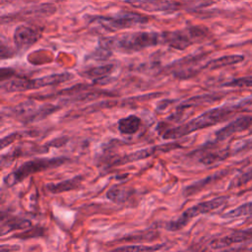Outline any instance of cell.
I'll list each match as a JSON object with an SVG mask.
<instances>
[{"label": "cell", "mask_w": 252, "mask_h": 252, "mask_svg": "<svg viewBox=\"0 0 252 252\" xmlns=\"http://www.w3.org/2000/svg\"><path fill=\"white\" fill-rule=\"evenodd\" d=\"M252 149V141H248L246 143H244L240 148H237L235 153H239L242 151H246V150H251Z\"/></svg>", "instance_id": "25"}, {"label": "cell", "mask_w": 252, "mask_h": 252, "mask_svg": "<svg viewBox=\"0 0 252 252\" xmlns=\"http://www.w3.org/2000/svg\"><path fill=\"white\" fill-rule=\"evenodd\" d=\"M158 43H162L161 33L137 32L126 33L118 37L102 39L100 46L109 51L116 49L122 52H136L150 46H155Z\"/></svg>", "instance_id": "2"}, {"label": "cell", "mask_w": 252, "mask_h": 252, "mask_svg": "<svg viewBox=\"0 0 252 252\" xmlns=\"http://www.w3.org/2000/svg\"><path fill=\"white\" fill-rule=\"evenodd\" d=\"M41 36V30L32 26H19L14 32V43L19 50L27 49Z\"/></svg>", "instance_id": "8"}, {"label": "cell", "mask_w": 252, "mask_h": 252, "mask_svg": "<svg viewBox=\"0 0 252 252\" xmlns=\"http://www.w3.org/2000/svg\"><path fill=\"white\" fill-rule=\"evenodd\" d=\"M164 244H158L155 246H148V245H127L122 247H117L114 250L116 251H156L161 249Z\"/></svg>", "instance_id": "23"}, {"label": "cell", "mask_w": 252, "mask_h": 252, "mask_svg": "<svg viewBox=\"0 0 252 252\" xmlns=\"http://www.w3.org/2000/svg\"><path fill=\"white\" fill-rule=\"evenodd\" d=\"M246 216H252V201L244 203L222 215L224 219H236Z\"/></svg>", "instance_id": "18"}, {"label": "cell", "mask_w": 252, "mask_h": 252, "mask_svg": "<svg viewBox=\"0 0 252 252\" xmlns=\"http://www.w3.org/2000/svg\"><path fill=\"white\" fill-rule=\"evenodd\" d=\"M67 161H69V158L66 157L40 158H33L31 160H28L22 163L18 168H16L10 174H7L3 178V183L7 187L14 186L32 174L41 172L47 169H51L54 167H58Z\"/></svg>", "instance_id": "3"}, {"label": "cell", "mask_w": 252, "mask_h": 252, "mask_svg": "<svg viewBox=\"0 0 252 252\" xmlns=\"http://www.w3.org/2000/svg\"><path fill=\"white\" fill-rule=\"evenodd\" d=\"M227 200H228V196H219L214 199L198 203V204L188 208L187 210H185L176 220L169 221L166 224V229H168L170 231L180 230L185 225H187V223L192 219H194L200 215L208 214L210 212H213V211L219 209L223 204H225L227 202Z\"/></svg>", "instance_id": "4"}, {"label": "cell", "mask_w": 252, "mask_h": 252, "mask_svg": "<svg viewBox=\"0 0 252 252\" xmlns=\"http://www.w3.org/2000/svg\"><path fill=\"white\" fill-rule=\"evenodd\" d=\"M252 125V115H241L240 117L232 120L224 127L220 128L215 133L216 142H220L235 133L242 132Z\"/></svg>", "instance_id": "10"}, {"label": "cell", "mask_w": 252, "mask_h": 252, "mask_svg": "<svg viewBox=\"0 0 252 252\" xmlns=\"http://www.w3.org/2000/svg\"><path fill=\"white\" fill-rule=\"evenodd\" d=\"M226 174H228V170L225 169V170L219 171V172H217V173H215V174H213V175H210V176H208V177H206V178H204V179H202V180H200V181H197V182H195V183H193V184L187 186V187L184 189V191H183V195H184L185 197L191 196V195H193V194H195V193H197V192L203 190L204 187L210 185L211 183H213V182H215V181H217V180H219V179H221V178H222L223 176H225Z\"/></svg>", "instance_id": "15"}, {"label": "cell", "mask_w": 252, "mask_h": 252, "mask_svg": "<svg viewBox=\"0 0 252 252\" xmlns=\"http://www.w3.org/2000/svg\"><path fill=\"white\" fill-rule=\"evenodd\" d=\"M30 226H32V222L29 220L12 218L7 220V221L3 220L1 235H4L15 229H23V228H28Z\"/></svg>", "instance_id": "17"}, {"label": "cell", "mask_w": 252, "mask_h": 252, "mask_svg": "<svg viewBox=\"0 0 252 252\" xmlns=\"http://www.w3.org/2000/svg\"><path fill=\"white\" fill-rule=\"evenodd\" d=\"M141 125H142L141 118L134 114L120 118L117 122L118 131L123 135L136 134L140 130Z\"/></svg>", "instance_id": "14"}, {"label": "cell", "mask_w": 252, "mask_h": 252, "mask_svg": "<svg viewBox=\"0 0 252 252\" xmlns=\"http://www.w3.org/2000/svg\"><path fill=\"white\" fill-rule=\"evenodd\" d=\"M113 68H114V65L112 64H105L102 66L93 67L85 72V76L91 79L99 80L101 78H105L108 74H110Z\"/></svg>", "instance_id": "19"}, {"label": "cell", "mask_w": 252, "mask_h": 252, "mask_svg": "<svg viewBox=\"0 0 252 252\" xmlns=\"http://www.w3.org/2000/svg\"><path fill=\"white\" fill-rule=\"evenodd\" d=\"M178 148H180V145L177 143H167V144H162V145H158V146H155V147H151V148L141 149V150L135 151L133 153H130L128 155L118 157L117 158L113 159V161L111 162V165H123L125 163L148 158L153 157L158 153L169 152V151H172V150L178 149Z\"/></svg>", "instance_id": "6"}, {"label": "cell", "mask_w": 252, "mask_h": 252, "mask_svg": "<svg viewBox=\"0 0 252 252\" xmlns=\"http://www.w3.org/2000/svg\"><path fill=\"white\" fill-rule=\"evenodd\" d=\"M97 22L107 31L113 32L117 30H122L126 28L133 27L138 24H143L147 22V18L133 14V13H126L124 15H119L117 17H110V18H99Z\"/></svg>", "instance_id": "7"}, {"label": "cell", "mask_w": 252, "mask_h": 252, "mask_svg": "<svg viewBox=\"0 0 252 252\" xmlns=\"http://www.w3.org/2000/svg\"><path fill=\"white\" fill-rule=\"evenodd\" d=\"M225 96L224 93H213V94H200L196 96H192L183 102H181L177 107H176V112L184 111L187 108L190 107H196L205 103H213L215 101L220 100L222 97Z\"/></svg>", "instance_id": "11"}, {"label": "cell", "mask_w": 252, "mask_h": 252, "mask_svg": "<svg viewBox=\"0 0 252 252\" xmlns=\"http://www.w3.org/2000/svg\"><path fill=\"white\" fill-rule=\"evenodd\" d=\"M162 43L172 48L183 50L191 45L195 40L205 35V32L199 28H190L185 31L162 32Z\"/></svg>", "instance_id": "5"}, {"label": "cell", "mask_w": 252, "mask_h": 252, "mask_svg": "<svg viewBox=\"0 0 252 252\" xmlns=\"http://www.w3.org/2000/svg\"><path fill=\"white\" fill-rule=\"evenodd\" d=\"M243 60H244V56L243 55H238V54L221 56V57H219V58H216V59H213V60H210L209 62H207L204 66L199 68V72L201 70L220 69V68H222V67H226V66H230V65L240 63Z\"/></svg>", "instance_id": "12"}, {"label": "cell", "mask_w": 252, "mask_h": 252, "mask_svg": "<svg viewBox=\"0 0 252 252\" xmlns=\"http://www.w3.org/2000/svg\"><path fill=\"white\" fill-rule=\"evenodd\" d=\"M252 240V227L245 229H237L232 231L231 233L220 237L216 238L210 242V247L212 249H223L228 246H231L236 243H242Z\"/></svg>", "instance_id": "9"}, {"label": "cell", "mask_w": 252, "mask_h": 252, "mask_svg": "<svg viewBox=\"0 0 252 252\" xmlns=\"http://www.w3.org/2000/svg\"><path fill=\"white\" fill-rule=\"evenodd\" d=\"M128 193L125 188H120L118 186H112L106 192V197L113 203H122L126 200Z\"/></svg>", "instance_id": "20"}, {"label": "cell", "mask_w": 252, "mask_h": 252, "mask_svg": "<svg viewBox=\"0 0 252 252\" xmlns=\"http://www.w3.org/2000/svg\"><path fill=\"white\" fill-rule=\"evenodd\" d=\"M231 154H232V152L228 148L220 150L217 152L208 153L200 158V162L205 165H211V164H214V163H217V162L226 159Z\"/></svg>", "instance_id": "16"}, {"label": "cell", "mask_w": 252, "mask_h": 252, "mask_svg": "<svg viewBox=\"0 0 252 252\" xmlns=\"http://www.w3.org/2000/svg\"><path fill=\"white\" fill-rule=\"evenodd\" d=\"M248 102H250V100L247 99L245 101H240L236 104L221 105L209 109L198 115L196 118H193L179 126L166 129L162 133V138L164 140H176L195 131L223 122L231 116L235 115L236 113L242 111V109H244V106L248 104Z\"/></svg>", "instance_id": "1"}, {"label": "cell", "mask_w": 252, "mask_h": 252, "mask_svg": "<svg viewBox=\"0 0 252 252\" xmlns=\"http://www.w3.org/2000/svg\"><path fill=\"white\" fill-rule=\"evenodd\" d=\"M19 138H21V134H19V133H12V134L2 138L1 141H0L1 142V149L3 150L6 146H8L9 144L15 142V140H17Z\"/></svg>", "instance_id": "24"}, {"label": "cell", "mask_w": 252, "mask_h": 252, "mask_svg": "<svg viewBox=\"0 0 252 252\" xmlns=\"http://www.w3.org/2000/svg\"><path fill=\"white\" fill-rule=\"evenodd\" d=\"M223 87H233V88H250L252 87V75L236 78L231 81L225 82L222 84Z\"/></svg>", "instance_id": "22"}, {"label": "cell", "mask_w": 252, "mask_h": 252, "mask_svg": "<svg viewBox=\"0 0 252 252\" xmlns=\"http://www.w3.org/2000/svg\"><path fill=\"white\" fill-rule=\"evenodd\" d=\"M252 181V168L248 169L246 172L241 173L239 175H237L236 177H234L229 185H228V189H232V188H238L241 187L249 182Z\"/></svg>", "instance_id": "21"}, {"label": "cell", "mask_w": 252, "mask_h": 252, "mask_svg": "<svg viewBox=\"0 0 252 252\" xmlns=\"http://www.w3.org/2000/svg\"><path fill=\"white\" fill-rule=\"evenodd\" d=\"M83 181V176L77 175L73 178L57 182V183H48L46 184V190L53 194H59L62 192H67L71 190H76L80 187Z\"/></svg>", "instance_id": "13"}]
</instances>
